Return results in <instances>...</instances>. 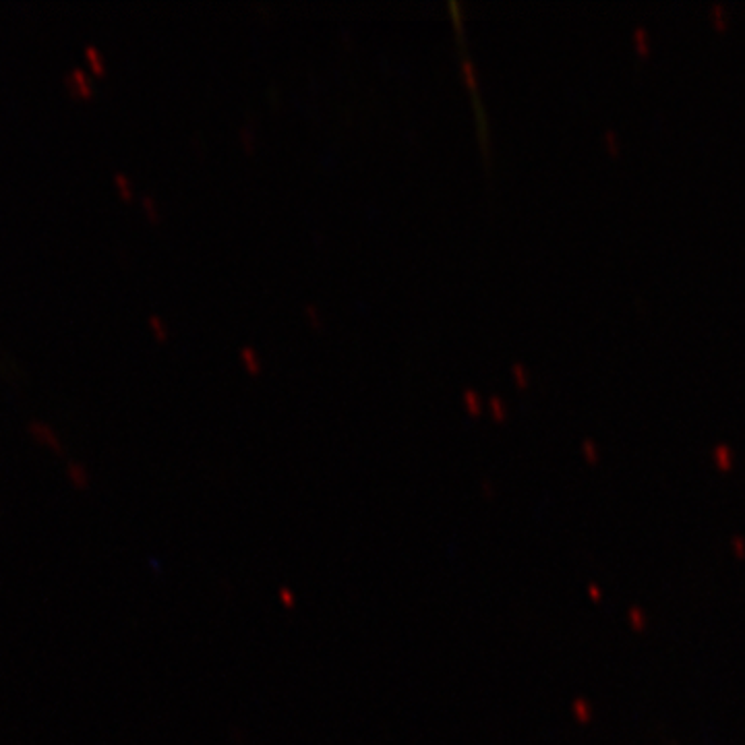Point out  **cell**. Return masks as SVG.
Masks as SVG:
<instances>
[{"mask_svg": "<svg viewBox=\"0 0 745 745\" xmlns=\"http://www.w3.org/2000/svg\"><path fill=\"white\" fill-rule=\"evenodd\" d=\"M85 56H87L89 64L93 67V71H96L98 75H104V71H106L104 56H102V52H100L93 44H87V46H85Z\"/></svg>", "mask_w": 745, "mask_h": 745, "instance_id": "obj_4", "label": "cell"}, {"mask_svg": "<svg viewBox=\"0 0 745 745\" xmlns=\"http://www.w3.org/2000/svg\"><path fill=\"white\" fill-rule=\"evenodd\" d=\"M64 87L75 98H91L93 96V83H91L89 75L85 73L83 67H73L64 75Z\"/></svg>", "mask_w": 745, "mask_h": 745, "instance_id": "obj_2", "label": "cell"}, {"mask_svg": "<svg viewBox=\"0 0 745 745\" xmlns=\"http://www.w3.org/2000/svg\"><path fill=\"white\" fill-rule=\"evenodd\" d=\"M28 431L35 441L42 443V445L48 447V449H52L54 454H62V451H64L60 437L56 435V431L48 422H44V420H29Z\"/></svg>", "mask_w": 745, "mask_h": 745, "instance_id": "obj_1", "label": "cell"}, {"mask_svg": "<svg viewBox=\"0 0 745 745\" xmlns=\"http://www.w3.org/2000/svg\"><path fill=\"white\" fill-rule=\"evenodd\" d=\"M143 205H145V209H149V212H151V216L156 218V205H154L151 197H145V199H143Z\"/></svg>", "mask_w": 745, "mask_h": 745, "instance_id": "obj_6", "label": "cell"}, {"mask_svg": "<svg viewBox=\"0 0 745 745\" xmlns=\"http://www.w3.org/2000/svg\"><path fill=\"white\" fill-rule=\"evenodd\" d=\"M114 183H116V187H118V191L122 193V197H131V183H129V178L125 176V174H120V172H116L114 174Z\"/></svg>", "mask_w": 745, "mask_h": 745, "instance_id": "obj_5", "label": "cell"}, {"mask_svg": "<svg viewBox=\"0 0 745 745\" xmlns=\"http://www.w3.org/2000/svg\"><path fill=\"white\" fill-rule=\"evenodd\" d=\"M67 476H69L71 485L75 489H79V491L87 489V485H89V472H87V468L83 466L81 462H69L67 464Z\"/></svg>", "mask_w": 745, "mask_h": 745, "instance_id": "obj_3", "label": "cell"}]
</instances>
